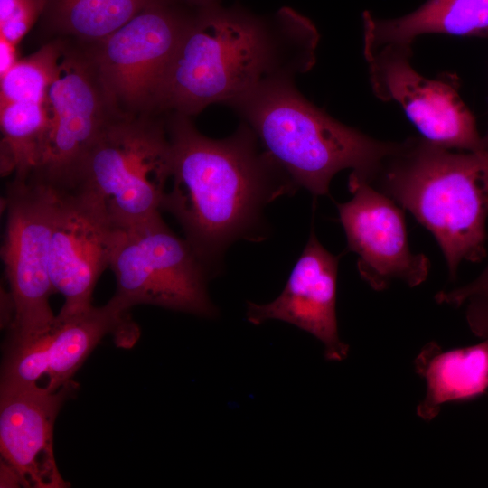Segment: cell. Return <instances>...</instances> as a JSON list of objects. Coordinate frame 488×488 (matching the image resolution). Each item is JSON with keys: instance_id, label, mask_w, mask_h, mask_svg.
I'll use <instances>...</instances> for the list:
<instances>
[{"instance_id": "cell-1", "label": "cell", "mask_w": 488, "mask_h": 488, "mask_svg": "<svg viewBox=\"0 0 488 488\" xmlns=\"http://www.w3.org/2000/svg\"><path fill=\"white\" fill-rule=\"evenodd\" d=\"M319 33L284 6L258 14L220 0L197 5L166 71L159 113L188 117L211 104L236 108L258 92L309 71Z\"/></svg>"}, {"instance_id": "cell-16", "label": "cell", "mask_w": 488, "mask_h": 488, "mask_svg": "<svg viewBox=\"0 0 488 488\" xmlns=\"http://www.w3.org/2000/svg\"><path fill=\"white\" fill-rule=\"evenodd\" d=\"M414 365L426 382V395L417 407V415L430 421L445 403L468 400L486 392L488 338L474 345L446 351L436 342H429L417 355Z\"/></svg>"}, {"instance_id": "cell-8", "label": "cell", "mask_w": 488, "mask_h": 488, "mask_svg": "<svg viewBox=\"0 0 488 488\" xmlns=\"http://www.w3.org/2000/svg\"><path fill=\"white\" fill-rule=\"evenodd\" d=\"M58 188L33 177L14 178L6 187L7 211L1 248L12 310L11 339L49 332L56 321L49 299L50 239Z\"/></svg>"}, {"instance_id": "cell-13", "label": "cell", "mask_w": 488, "mask_h": 488, "mask_svg": "<svg viewBox=\"0 0 488 488\" xmlns=\"http://www.w3.org/2000/svg\"><path fill=\"white\" fill-rule=\"evenodd\" d=\"M338 262L312 229L280 295L267 304L249 302L247 320L255 325L268 320L291 324L321 342L326 360L343 361L349 346L340 337L336 316Z\"/></svg>"}, {"instance_id": "cell-18", "label": "cell", "mask_w": 488, "mask_h": 488, "mask_svg": "<svg viewBox=\"0 0 488 488\" xmlns=\"http://www.w3.org/2000/svg\"><path fill=\"white\" fill-rule=\"evenodd\" d=\"M163 0H45L43 25L81 46L96 44Z\"/></svg>"}, {"instance_id": "cell-11", "label": "cell", "mask_w": 488, "mask_h": 488, "mask_svg": "<svg viewBox=\"0 0 488 488\" xmlns=\"http://www.w3.org/2000/svg\"><path fill=\"white\" fill-rule=\"evenodd\" d=\"M352 199L337 203L348 249L358 256L362 279L377 291L400 280L410 287L427 277L430 262L410 249L403 208L368 181L351 173Z\"/></svg>"}, {"instance_id": "cell-27", "label": "cell", "mask_w": 488, "mask_h": 488, "mask_svg": "<svg viewBox=\"0 0 488 488\" xmlns=\"http://www.w3.org/2000/svg\"><path fill=\"white\" fill-rule=\"evenodd\" d=\"M189 2L192 3V4H203V3H207V2H210L211 0H188Z\"/></svg>"}, {"instance_id": "cell-4", "label": "cell", "mask_w": 488, "mask_h": 488, "mask_svg": "<svg viewBox=\"0 0 488 488\" xmlns=\"http://www.w3.org/2000/svg\"><path fill=\"white\" fill-rule=\"evenodd\" d=\"M286 82L269 87L235 108L264 151L295 188L329 194L344 169L371 182L396 142L377 140L343 124Z\"/></svg>"}, {"instance_id": "cell-26", "label": "cell", "mask_w": 488, "mask_h": 488, "mask_svg": "<svg viewBox=\"0 0 488 488\" xmlns=\"http://www.w3.org/2000/svg\"><path fill=\"white\" fill-rule=\"evenodd\" d=\"M484 149H488V130L484 136H483Z\"/></svg>"}, {"instance_id": "cell-12", "label": "cell", "mask_w": 488, "mask_h": 488, "mask_svg": "<svg viewBox=\"0 0 488 488\" xmlns=\"http://www.w3.org/2000/svg\"><path fill=\"white\" fill-rule=\"evenodd\" d=\"M117 230L91 196L77 188H58L50 239L52 284L54 292L64 296L58 315L74 314L92 305L96 283L109 267Z\"/></svg>"}, {"instance_id": "cell-23", "label": "cell", "mask_w": 488, "mask_h": 488, "mask_svg": "<svg viewBox=\"0 0 488 488\" xmlns=\"http://www.w3.org/2000/svg\"><path fill=\"white\" fill-rule=\"evenodd\" d=\"M475 298H488V263L473 281L449 291L442 290L435 296L437 303L453 306H459Z\"/></svg>"}, {"instance_id": "cell-9", "label": "cell", "mask_w": 488, "mask_h": 488, "mask_svg": "<svg viewBox=\"0 0 488 488\" xmlns=\"http://www.w3.org/2000/svg\"><path fill=\"white\" fill-rule=\"evenodd\" d=\"M374 95L396 102L426 140L455 151L484 149L475 117L459 94L456 76L428 79L411 62L412 45L363 47Z\"/></svg>"}, {"instance_id": "cell-5", "label": "cell", "mask_w": 488, "mask_h": 488, "mask_svg": "<svg viewBox=\"0 0 488 488\" xmlns=\"http://www.w3.org/2000/svg\"><path fill=\"white\" fill-rule=\"evenodd\" d=\"M171 174L166 117H117L90 147L68 188L91 196L123 229L160 213Z\"/></svg>"}, {"instance_id": "cell-20", "label": "cell", "mask_w": 488, "mask_h": 488, "mask_svg": "<svg viewBox=\"0 0 488 488\" xmlns=\"http://www.w3.org/2000/svg\"><path fill=\"white\" fill-rule=\"evenodd\" d=\"M65 41L48 42L18 61L0 77V104L16 101L46 102Z\"/></svg>"}, {"instance_id": "cell-14", "label": "cell", "mask_w": 488, "mask_h": 488, "mask_svg": "<svg viewBox=\"0 0 488 488\" xmlns=\"http://www.w3.org/2000/svg\"><path fill=\"white\" fill-rule=\"evenodd\" d=\"M72 381L55 391L38 385L1 388L0 446L4 462L22 484L36 488L68 486L59 473L53 451V429L58 412Z\"/></svg>"}, {"instance_id": "cell-3", "label": "cell", "mask_w": 488, "mask_h": 488, "mask_svg": "<svg viewBox=\"0 0 488 488\" xmlns=\"http://www.w3.org/2000/svg\"><path fill=\"white\" fill-rule=\"evenodd\" d=\"M370 183L431 232L451 280L463 261L485 258L488 149L455 152L408 137L396 142Z\"/></svg>"}, {"instance_id": "cell-25", "label": "cell", "mask_w": 488, "mask_h": 488, "mask_svg": "<svg viewBox=\"0 0 488 488\" xmlns=\"http://www.w3.org/2000/svg\"><path fill=\"white\" fill-rule=\"evenodd\" d=\"M17 45L0 37V77L18 61Z\"/></svg>"}, {"instance_id": "cell-22", "label": "cell", "mask_w": 488, "mask_h": 488, "mask_svg": "<svg viewBox=\"0 0 488 488\" xmlns=\"http://www.w3.org/2000/svg\"><path fill=\"white\" fill-rule=\"evenodd\" d=\"M44 8L45 0H0V37L18 45Z\"/></svg>"}, {"instance_id": "cell-21", "label": "cell", "mask_w": 488, "mask_h": 488, "mask_svg": "<svg viewBox=\"0 0 488 488\" xmlns=\"http://www.w3.org/2000/svg\"><path fill=\"white\" fill-rule=\"evenodd\" d=\"M51 330L36 337L10 339L2 370L1 388L35 386L43 375H47Z\"/></svg>"}, {"instance_id": "cell-10", "label": "cell", "mask_w": 488, "mask_h": 488, "mask_svg": "<svg viewBox=\"0 0 488 488\" xmlns=\"http://www.w3.org/2000/svg\"><path fill=\"white\" fill-rule=\"evenodd\" d=\"M47 100L50 123L43 154L29 177L66 189L103 129L118 116L108 100L87 50L66 41Z\"/></svg>"}, {"instance_id": "cell-7", "label": "cell", "mask_w": 488, "mask_h": 488, "mask_svg": "<svg viewBox=\"0 0 488 488\" xmlns=\"http://www.w3.org/2000/svg\"><path fill=\"white\" fill-rule=\"evenodd\" d=\"M109 267L117 281L113 298L127 311L152 305L206 318L218 313L207 291L211 273L160 213L117 229Z\"/></svg>"}, {"instance_id": "cell-24", "label": "cell", "mask_w": 488, "mask_h": 488, "mask_svg": "<svg viewBox=\"0 0 488 488\" xmlns=\"http://www.w3.org/2000/svg\"><path fill=\"white\" fill-rule=\"evenodd\" d=\"M467 302L466 320L471 331L478 337L488 338V298H475Z\"/></svg>"}, {"instance_id": "cell-19", "label": "cell", "mask_w": 488, "mask_h": 488, "mask_svg": "<svg viewBox=\"0 0 488 488\" xmlns=\"http://www.w3.org/2000/svg\"><path fill=\"white\" fill-rule=\"evenodd\" d=\"M50 123L46 102L0 104L1 174L27 179L38 168Z\"/></svg>"}, {"instance_id": "cell-6", "label": "cell", "mask_w": 488, "mask_h": 488, "mask_svg": "<svg viewBox=\"0 0 488 488\" xmlns=\"http://www.w3.org/2000/svg\"><path fill=\"white\" fill-rule=\"evenodd\" d=\"M196 5L163 0L99 42L83 46L118 117L162 115V85Z\"/></svg>"}, {"instance_id": "cell-15", "label": "cell", "mask_w": 488, "mask_h": 488, "mask_svg": "<svg viewBox=\"0 0 488 488\" xmlns=\"http://www.w3.org/2000/svg\"><path fill=\"white\" fill-rule=\"evenodd\" d=\"M113 297L99 307H90L74 314L56 315L50 332L49 371L45 388L55 391L70 383L71 378L108 333L115 336L118 346L131 347L138 330Z\"/></svg>"}, {"instance_id": "cell-2", "label": "cell", "mask_w": 488, "mask_h": 488, "mask_svg": "<svg viewBox=\"0 0 488 488\" xmlns=\"http://www.w3.org/2000/svg\"><path fill=\"white\" fill-rule=\"evenodd\" d=\"M172 188L161 210L180 223L184 239L211 274L227 248L257 237L265 206L295 186L242 122L224 139L201 134L190 117L167 113Z\"/></svg>"}, {"instance_id": "cell-17", "label": "cell", "mask_w": 488, "mask_h": 488, "mask_svg": "<svg viewBox=\"0 0 488 488\" xmlns=\"http://www.w3.org/2000/svg\"><path fill=\"white\" fill-rule=\"evenodd\" d=\"M363 47L387 43L410 44L421 35L440 33L488 37V0H427L398 18L362 14Z\"/></svg>"}]
</instances>
